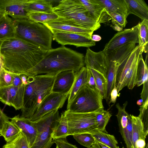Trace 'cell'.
I'll list each match as a JSON object with an SVG mask.
<instances>
[{
    "instance_id": "obj_51",
    "label": "cell",
    "mask_w": 148,
    "mask_h": 148,
    "mask_svg": "<svg viewBox=\"0 0 148 148\" xmlns=\"http://www.w3.org/2000/svg\"><path fill=\"white\" fill-rule=\"evenodd\" d=\"M3 68L4 67L3 61L1 58L0 56V72Z\"/></svg>"
},
{
    "instance_id": "obj_30",
    "label": "cell",
    "mask_w": 148,
    "mask_h": 148,
    "mask_svg": "<svg viewBox=\"0 0 148 148\" xmlns=\"http://www.w3.org/2000/svg\"><path fill=\"white\" fill-rule=\"evenodd\" d=\"M69 127L64 112L61 114L58 123L52 134L53 140L66 138L68 136Z\"/></svg>"
},
{
    "instance_id": "obj_29",
    "label": "cell",
    "mask_w": 148,
    "mask_h": 148,
    "mask_svg": "<svg viewBox=\"0 0 148 148\" xmlns=\"http://www.w3.org/2000/svg\"><path fill=\"white\" fill-rule=\"evenodd\" d=\"M142 53L140 50L136 56L126 76L124 84V88L127 86L129 89L132 90L136 85L138 60L139 56Z\"/></svg>"
},
{
    "instance_id": "obj_33",
    "label": "cell",
    "mask_w": 148,
    "mask_h": 148,
    "mask_svg": "<svg viewBox=\"0 0 148 148\" xmlns=\"http://www.w3.org/2000/svg\"><path fill=\"white\" fill-rule=\"evenodd\" d=\"M148 80L147 63L143 59L142 54L139 56L138 64L136 85L139 86L143 84L144 81Z\"/></svg>"
},
{
    "instance_id": "obj_11",
    "label": "cell",
    "mask_w": 148,
    "mask_h": 148,
    "mask_svg": "<svg viewBox=\"0 0 148 148\" xmlns=\"http://www.w3.org/2000/svg\"><path fill=\"white\" fill-rule=\"evenodd\" d=\"M138 25L119 31L106 44L103 50L107 54L131 42L138 43Z\"/></svg>"
},
{
    "instance_id": "obj_20",
    "label": "cell",
    "mask_w": 148,
    "mask_h": 148,
    "mask_svg": "<svg viewBox=\"0 0 148 148\" xmlns=\"http://www.w3.org/2000/svg\"><path fill=\"white\" fill-rule=\"evenodd\" d=\"M138 45L131 52L128 58L119 67L116 73V86L118 93L123 88L125 79L134 58L140 50Z\"/></svg>"
},
{
    "instance_id": "obj_2",
    "label": "cell",
    "mask_w": 148,
    "mask_h": 148,
    "mask_svg": "<svg viewBox=\"0 0 148 148\" xmlns=\"http://www.w3.org/2000/svg\"><path fill=\"white\" fill-rule=\"evenodd\" d=\"M84 56L64 46L47 51L42 60L30 71L28 77L48 74L56 76L62 72H77L84 66Z\"/></svg>"
},
{
    "instance_id": "obj_54",
    "label": "cell",
    "mask_w": 148,
    "mask_h": 148,
    "mask_svg": "<svg viewBox=\"0 0 148 148\" xmlns=\"http://www.w3.org/2000/svg\"><path fill=\"white\" fill-rule=\"evenodd\" d=\"M90 148H98L96 142H95L92 146Z\"/></svg>"
},
{
    "instance_id": "obj_41",
    "label": "cell",
    "mask_w": 148,
    "mask_h": 148,
    "mask_svg": "<svg viewBox=\"0 0 148 148\" xmlns=\"http://www.w3.org/2000/svg\"><path fill=\"white\" fill-rule=\"evenodd\" d=\"M13 73L3 68L0 72V88L11 85Z\"/></svg>"
},
{
    "instance_id": "obj_23",
    "label": "cell",
    "mask_w": 148,
    "mask_h": 148,
    "mask_svg": "<svg viewBox=\"0 0 148 148\" xmlns=\"http://www.w3.org/2000/svg\"><path fill=\"white\" fill-rule=\"evenodd\" d=\"M87 72V68L84 66L75 72V79L67 99V104L73 100L80 89L86 85Z\"/></svg>"
},
{
    "instance_id": "obj_52",
    "label": "cell",
    "mask_w": 148,
    "mask_h": 148,
    "mask_svg": "<svg viewBox=\"0 0 148 148\" xmlns=\"http://www.w3.org/2000/svg\"><path fill=\"white\" fill-rule=\"evenodd\" d=\"M143 101L142 99L138 100L136 102V104L138 106H141L143 103Z\"/></svg>"
},
{
    "instance_id": "obj_24",
    "label": "cell",
    "mask_w": 148,
    "mask_h": 148,
    "mask_svg": "<svg viewBox=\"0 0 148 148\" xmlns=\"http://www.w3.org/2000/svg\"><path fill=\"white\" fill-rule=\"evenodd\" d=\"M108 12H114L129 15L128 8L125 0H98Z\"/></svg>"
},
{
    "instance_id": "obj_53",
    "label": "cell",
    "mask_w": 148,
    "mask_h": 148,
    "mask_svg": "<svg viewBox=\"0 0 148 148\" xmlns=\"http://www.w3.org/2000/svg\"><path fill=\"white\" fill-rule=\"evenodd\" d=\"M6 15L4 13L0 11V21Z\"/></svg>"
},
{
    "instance_id": "obj_55",
    "label": "cell",
    "mask_w": 148,
    "mask_h": 148,
    "mask_svg": "<svg viewBox=\"0 0 148 148\" xmlns=\"http://www.w3.org/2000/svg\"><path fill=\"white\" fill-rule=\"evenodd\" d=\"M145 148H148V143L146 145L145 147Z\"/></svg>"
},
{
    "instance_id": "obj_38",
    "label": "cell",
    "mask_w": 148,
    "mask_h": 148,
    "mask_svg": "<svg viewBox=\"0 0 148 148\" xmlns=\"http://www.w3.org/2000/svg\"><path fill=\"white\" fill-rule=\"evenodd\" d=\"M2 148H30L25 136L21 132L12 141L6 143Z\"/></svg>"
},
{
    "instance_id": "obj_4",
    "label": "cell",
    "mask_w": 148,
    "mask_h": 148,
    "mask_svg": "<svg viewBox=\"0 0 148 148\" xmlns=\"http://www.w3.org/2000/svg\"><path fill=\"white\" fill-rule=\"evenodd\" d=\"M12 20L15 37L47 51L52 49L53 34L45 25L34 22L29 18Z\"/></svg>"
},
{
    "instance_id": "obj_56",
    "label": "cell",
    "mask_w": 148,
    "mask_h": 148,
    "mask_svg": "<svg viewBox=\"0 0 148 148\" xmlns=\"http://www.w3.org/2000/svg\"><path fill=\"white\" fill-rule=\"evenodd\" d=\"M56 148H60V147L59 146H58V145H56Z\"/></svg>"
},
{
    "instance_id": "obj_49",
    "label": "cell",
    "mask_w": 148,
    "mask_h": 148,
    "mask_svg": "<svg viewBox=\"0 0 148 148\" xmlns=\"http://www.w3.org/2000/svg\"><path fill=\"white\" fill-rule=\"evenodd\" d=\"M22 84L26 86L28 84V76L24 74H19Z\"/></svg>"
},
{
    "instance_id": "obj_5",
    "label": "cell",
    "mask_w": 148,
    "mask_h": 148,
    "mask_svg": "<svg viewBox=\"0 0 148 148\" xmlns=\"http://www.w3.org/2000/svg\"><path fill=\"white\" fill-rule=\"evenodd\" d=\"M53 12L59 17L69 21L86 29L96 31L101 24L89 15L79 0H62L53 7Z\"/></svg>"
},
{
    "instance_id": "obj_44",
    "label": "cell",
    "mask_w": 148,
    "mask_h": 148,
    "mask_svg": "<svg viewBox=\"0 0 148 148\" xmlns=\"http://www.w3.org/2000/svg\"><path fill=\"white\" fill-rule=\"evenodd\" d=\"M87 69V83L86 85L89 87L98 90L93 76L89 69Z\"/></svg>"
},
{
    "instance_id": "obj_26",
    "label": "cell",
    "mask_w": 148,
    "mask_h": 148,
    "mask_svg": "<svg viewBox=\"0 0 148 148\" xmlns=\"http://www.w3.org/2000/svg\"><path fill=\"white\" fill-rule=\"evenodd\" d=\"M90 134H92L95 141L101 143L108 148H119L118 142L114 136L96 130Z\"/></svg>"
},
{
    "instance_id": "obj_12",
    "label": "cell",
    "mask_w": 148,
    "mask_h": 148,
    "mask_svg": "<svg viewBox=\"0 0 148 148\" xmlns=\"http://www.w3.org/2000/svg\"><path fill=\"white\" fill-rule=\"evenodd\" d=\"M52 34L56 32H63L80 34L91 39L94 30L83 28L69 21L58 17L57 19L42 24Z\"/></svg>"
},
{
    "instance_id": "obj_48",
    "label": "cell",
    "mask_w": 148,
    "mask_h": 148,
    "mask_svg": "<svg viewBox=\"0 0 148 148\" xmlns=\"http://www.w3.org/2000/svg\"><path fill=\"white\" fill-rule=\"evenodd\" d=\"M10 118L0 108V134L5 123L8 121Z\"/></svg>"
},
{
    "instance_id": "obj_18",
    "label": "cell",
    "mask_w": 148,
    "mask_h": 148,
    "mask_svg": "<svg viewBox=\"0 0 148 148\" xmlns=\"http://www.w3.org/2000/svg\"><path fill=\"white\" fill-rule=\"evenodd\" d=\"M10 119V121L25 136L30 148L35 141L37 135V129L34 122L29 119L21 117L19 115Z\"/></svg>"
},
{
    "instance_id": "obj_40",
    "label": "cell",
    "mask_w": 148,
    "mask_h": 148,
    "mask_svg": "<svg viewBox=\"0 0 148 148\" xmlns=\"http://www.w3.org/2000/svg\"><path fill=\"white\" fill-rule=\"evenodd\" d=\"M74 138L81 145L87 148H90L95 142V139L92 134L82 133L73 135Z\"/></svg>"
},
{
    "instance_id": "obj_32",
    "label": "cell",
    "mask_w": 148,
    "mask_h": 148,
    "mask_svg": "<svg viewBox=\"0 0 148 148\" xmlns=\"http://www.w3.org/2000/svg\"><path fill=\"white\" fill-rule=\"evenodd\" d=\"M88 68L91 71L94 77L97 88L103 97L105 99L108 84L107 78L99 72L94 69Z\"/></svg>"
},
{
    "instance_id": "obj_19",
    "label": "cell",
    "mask_w": 148,
    "mask_h": 148,
    "mask_svg": "<svg viewBox=\"0 0 148 148\" xmlns=\"http://www.w3.org/2000/svg\"><path fill=\"white\" fill-rule=\"evenodd\" d=\"M85 7L90 16L98 23H106L110 20L105 8L98 0H79Z\"/></svg>"
},
{
    "instance_id": "obj_45",
    "label": "cell",
    "mask_w": 148,
    "mask_h": 148,
    "mask_svg": "<svg viewBox=\"0 0 148 148\" xmlns=\"http://www.w3.org/2000/svg\"><path fill=\"white\" fill-rule=\"evenodd\" d=\"M119 94L116 86V78L115 76L114 79L113 87L110 93V100L108 103L109 105L111 103H114L116 102L117 97L119 96Z\"/></svg>"
},
{
    "instance_id": "obj_47",
    "label": "cell",
    "mask_w": 148,
    "mask_h": 148,
    "mask_svg": "<svg viewBox=\"0 0 148 148\" xmlns=\"http://www.w3.org/2000/svg\"><path fill=\"white\" fill-rule=\"evenodd\" d=\"M22 85H23L19 74L13 73L11 86L19 87Z\"/></svg>"
},
{
    "instance_id": "obj_15",
    "label": "cell",
    "mask_w": 148,
    "mask_h": 148,
    "mask_svg": "<svg viewBox=\"0 0 148 148\" xmlns=\"http://www.w3.org/2000/svg\"><path fill=\"white\" fill-rule=\"evenodd\" d=\"M84 62L86 68L97 70L107 78L108 59L103 51L95 52L88 48L84 57Z\"/></svg>"
},
{
    "instance_id": "obj_1",
    "label": "cell",
    "mask_w": 148,
    "mask_h": 148,
    "mask_svg": "<svg viewBox=\"0 0 148 148\" xmlns=\"http://www.w3.org/2000/svg\"><path fill=\"white\" fill-rule=\"evenodd\" d=\"M47 51L14 37L1 41L0 56L4 68L11 72L28 76Z\"/></svg>"
},
{
    "instance_id": "obj_8",
    "label": "cell",
    "mask_w": 148,
    "mask_h": 148,
    "mask_svg": "<svg viewBox=\"0 0 148 148\" xmlns=\"http://www.w3.org/2000/svg\"><path fill=\"white\" fill-rule=\"evenodd\" d=\"M136 46L135 43L131 42L106 54L108 59V66L107 74L108 84L105 99L108 104L116 72L119 66L128 58Z\"/></svg>"
},
{
    "instance_id": "obj_14",
    "label": "cell",
    "mask_w": 148,
    "mask_h": 148,
    "mask_svg": "<svg viewBox=\"0 0 148 148\" xmlns=\"http://www.w3.org/2000/svg\"><path fill=\"white\" fill-rule=\"evenodd\" d=\"M53 39L62 46L73 45L76 47H84L89 48L94 46L95 42L87 37L77 34L56 32L53 34Z\"/></svg>"
},
{
    "instance_id": "obj_36",
    "label": "cell",
    "mask_w": 148,
    "mask_h": 148,
    "mask_svg": "<svg viewBox=\"0 0 148 148\" xmlns=\"http://www.w3.org/2000/svg\"><path fill=\"white\" fill-rule=\"evenodd\" d=\"M107 12L110 18L112 23L114 25L113 28L119 32L122 30L127 23V16L126 15L118 13Z\"/></svg>"
},
{
    "instance_id": "obj_17",
    "label": "cell",
    "mask_w": 148,
    "mask_h": 148,
    "mask_svg": "<svg viewBox=\"0 0 148 148\" xmlns=\"http://www.w3.org/2000/svg\"><path fill=\"white\" fill-rule=\"evenodd\" d=\"M75 72L69 70L61 72L56 77L52 92L62 94H69L73 85Z\"/></svg>"
},
{
    "instance_id": "obj_27",
    "label": "cell",
    "mask_w": 148,
    "mask_h": 148,
    "mask_svg": "<svg viewBox=\"0 0 148 148\" xmlns=\"http://www.w3.org/2000/svg\"><path fill=\"white\" fill-rule=\"evenodd\" d=\"M132 126V142L133 148L135 143L141 139H145L148 133L145 131L143 124L138 117L130 114Z\"/></svg>"
},
{
    "instance_id": "obj_21",
    "label": "cell",
    "mask_w": 148,
    "mask_h": 148,
    "mask_svg": "<svg viewBox=\"0 0 148 148\" xmlns=\"http://www.w3.org/2000/svg\"><path fill=\"white\" fill-rule=\"evenodd\" d=\"M53 0H27L25 10L28 15L32 13L43 12L53 13Z\"/></svg>"
},
{
    "instance_id": "obj_25",
    "label": "cell",
    "mask_w": 148,
    "mask_h": 148,
    "mask_svg": "<svg viewBox=\"0 0 148 148\" xmlns=\"http://www.w3.org/2000/svg\"><path fill=\"white\" fill-rule=\"evenodd\" d=\"M12 19L6 15L0 21V41L15 37Z\"/></svg>"
},
{
    "instance_id": "obj_50",
    "label": "cell",
    "mask_w": 148,
    "mask_h": 148,
    "mask_svg": "<svg viewBox=\"0 0 148 148\" xmlns=\"http://www.w3.org/2000/svg\"><path fill=\"white\" fill-rule=\"evenodd\" d=\"M101 39V37L98 35L92 34L91 36L92 40L95 41H98Z\"/></svg>"
},
{
    "instance_id": "obj_35",
    "label": "cell",
    "mask_w": 148,
    "mask_h": 148,
    "mask_svg": "<svg viewBox=\"0 0 148 148\" xmlns=\"http://www.w3.org/2000/svg\"><path fill=\"white\" fill-rule=\"evenodd\" d=\"M112 116L109 111L103 109L99 110L96 115L97 129L101 132L108 133L106 127Z\"/></svg>"
},
{
    "instance_id": "obj_3",
    "label": "cell",
    "mask_w": 148,
    "mask_h": 148,
    "mask_svg": "<svg viewBox=\"0 0 148 148\" xmlns=\"http://www.w3.org/2000/svg\"><path fill=\"white\" fill-rule=\"evenodd\" d=\"M56 76L39 75L28 77L25 86L21 117L29 119L44 99L52 91Z\"/></svg>"
},
{
    "instance_id": "obj_22",
    "label": "cell",
    "mask_w": 148,
    "mask_h": 148,
    "mask_svg": "<svg viewBox=\"0 0 148 148\" xmlns=\"http://www.w3.org/2000/svg\"><path fill=\"white\" fill-rule=\"evenodd\" d=\"M129 14H134L140 18L142 21L148 20V6L143 0H125Z\"/></svg>"
},
{
    "instance_id": "obj_46",
    "label": "cell",
    "mask_w": 148,
    "mask_h": 148,
    "mask_svg": "<svg viewBox=\"0 0 148 148\" xmlns=\"http://www.w3.org/2000/svg\"><path fill=\"white\" fill-rule=\"evenodd\" d=\"M140 97L143 102L148 100V80L144 81Z\"/></svg>"
},
{
    "instance_id": "obj_9",
    "label": "cell",
    "mask_w": 148,
    "mask_h": 148,
    "mask_svg": "<svg viewBox=\"0 0 148 148\" xmlns=\"http://www.w3.org/2000/svg\"><path fill=\"white\" fill-rule=\"evenodd\" d=\"M99 110L88 113H74L65 111L64 112L69 127L68 136L90 133L97 130L96 115Z\"/></svg>"
},
{
    "instance_id": "obj_39",
    "label": "cell",
    "mask_w": 148,
    "mask_h": 148,
    "mask_svg": "<svg viewBox=\"0 0 148 148\" xmlns=\"http://www.w3.org/2000/svg\"><path fill=\"white\" fill-rule=\"evenodd\" d=\"M120 132L127 148H133L132 142V126L130 114L129 115L128 117L127 127Z\"/></svg>"
},
{
    "instance_id": "obj_6",
    "label": "cell",
    "mask_w": 148,
    "mask_h": 148,
    "mask_svg": "<svg viewBox=\"0 0 148 148\" xmlns=\"http://www.w3.org/2000/svg\"><path fill=\"white\" fill-rule=\"evenodd\" d=\"M103 98L98 90L86 85L79 90L73 100L67 104L66 110L74 113H88L104 109Z\"/></svg>"
},
{
    "instance_id": "obj_28",
    "label": "cell",
    "mask_w": 148,
    "mask_h": 148,
    "mask_svg": "<svg viewBox=\"0 0 148 148\" xmlns=\"http://www.w3.org/2000/svg\"><path fill=\"white\" fill-rule=\"evenodd\" d=\"M138 45L141 52L147 53L148 43V20H144L138 24Z\"/></svg>"
},
{
    "instance_id": "obj_16",
    "label": "cell",
    "mask_w": 148,
    "mask_h": 148,
    "mask_svg": "<svg viewBox=\"0 0 148 148\" xmlns=\"http://www.w3.org/2000/svg\"><path fill=\"white\" fill-rule=\"evenodd\" d=\"M27 0H0V11L14 19L28 18L25 10Z\"/></svg>"
},
{
    "instance_id": "obj_34",
    "label": "cell",
    "mask_w": 148,
    "mask_h": 148,
    "mask_svg": "<svg viewBox=\"0 0 148 148\" xmlns=\"http://www.w3.org/2000/svg\"><path fill=\"white\" fill-rule=\"evenodd\" d=\"M127 103L126 101L123 104V107L121 106L119 103L116 104V107L118 110V113L116 115L118 122L119 132H120L127 127L129 116L125 110V108Z\"/></svg>"
},
{
    "instance_id": "obj_31",
    "label": "cell",
    "mask_w": 148,
    "mask_h": 148,
    "mask_svg": "<svg viewBox=\"0 0 148 148\" xmlns=\"http://www.w3.org/2000/svg\"><path fill=\"white\" fill-rule=\"evenodd\" d=\"M21 132L15 125L8 121L4 124L1 135L4 137L6 143H8L15 139Z\"/></svg>"
},
{
    "instance_id": "obj_13",
    "label": "cell",
    "mask_w": 148,
    "mask_h": 148,
    "mask_svg": "<svg viewBox=\"0 0 148 148\" xmlns=\"http://www.w3.org/2000/svg\"><path fill=\"white\" fill-rule=\"evenodd\" d=\"M25 86L11 85L0 88V101L7 105L13 107L16 110L21 109Z\"/></svg>"
},
{
    "instance_id": "obj_57",
    "label": "cell",
    "mask_w": 148,
    "mask_h": 148,
    "mask_svg": "<svg viewBox=\"0 0 148 148\" xmlns=\"http://www.w3.org/2000/svg\"><path fill=\"white\" fill-rule=\"evenodd\" d=\"M1 41H0V44H1Z\"/></svg>"
},
{
    "instance_id": "obj_7",
    "label": "cell",
    "mask_w": 148,
    "mask_h": 148,
    "mask_svg": "<svg viewBox=\"0 0 148 148\" xmlns=\"http://www.w3.org/2000/svg\"><path fill=\"white\" fill-rule=\"evenodd\" d=\"M60 117L58 110H55L33 121L37 129V135L30 148H51L53 144L52 134Z\"/></svg>"
},
{
    "instance_id": "obj_10",
    "label": "cell",
    "mask_w": 148,
    "mask_h": 148,
    "mask_svg": "<svg viewBox=\"0 0 148 148\" xmlns=\"http://www.w3.org/2000/svg\"><path fill=\"white\" fill-rule=\"evenodd\" d=\"M69 94L51 92L44 99L36 112L29 119L32 121H35L48 113L58 110L63 107Z\"/></svg>"
},
{
    "instance_id": "obj_37",
    "label": "cell",
    "mask_w": 148,
    "mask_h": 148,
    "mask_svg": "<svg viewBox=\"0 0 148 148\" xmlns=\"http://www.w3.org/2000/svg\"><path fill=\"white\" fill-rule=\"evenodd\" d=\"M58 16L54 13H47L36 12L29 14L28 18L31 20L36 23L43 24L57 19Z\"/></svg>"
},
{
    "instance_id": "obj_43",
    "label": "cell",
    "mask_w": 148,
    "mask_h": 148,
    "mask_svg": "<svg viewBox=\"0 0 148 148\" xmlns=\"http://www.w3.org/2000/svg\"><path fill=\"white\" fill-rule=\"evenodd\" d=\"M66 138L53 140V143H55L60 148H78L75 145L69 143Z\"/></svg>"
},
{
    "instance_id": "obj_42",
    "label": "cell",
    "mask_w": 148,
    "mask_h": 148,
    "mask_svg": "<svg viewBox=\"0 0 148 148\" xmlns=\"http://www.w3.org/2000/svg\"><path fill=\"white\" fill-rule=\"evenodd\" d=\"M148 100L143 102L142 105L140 106V114L138 116L142 121L145 131L147 133H148Z\"/></svg>"
}]
</instances>
